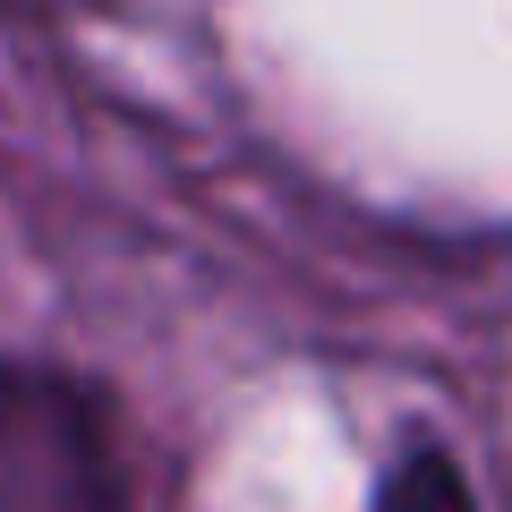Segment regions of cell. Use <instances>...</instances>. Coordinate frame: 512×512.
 I'll list each match as a JSON object with an SVG mask.
<instances>
[{
    "instance_id": "1",
    "label": "cell",
    "mask_w": 512,
    "mask_h": 512,
    "mask_svg": "<svg viewBox=\"0 0 512 512\" xmlns=\"http://www.w3.org/2000/svg\"><path fill=\"white\" fill-rule=\"evenodd\" d=\"M0 512H128L120 427L60 367L0 359Z\"/></svg>"
},
{
    "instance_id": "2",
    "label": "cell",
    "mask_w": 512,
    "mask_h": 512,
    "mask_svg": "<svg viewBox=\"0 0 512 512\" xmlns=\"http://www.w3.org/2000/svg\"><path fill=\"white\" fill-rule=\"evenodd\" d=\"M376 512H470V487H461V470L436 444H419V453H402V470L384 478Z\"/></svg>"
}]
</instances>
